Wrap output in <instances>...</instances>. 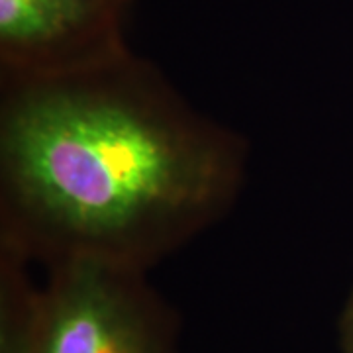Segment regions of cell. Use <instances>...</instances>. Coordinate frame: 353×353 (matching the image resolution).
<instances>
[{
    "instance_id": "obj_1",
    "label": "cell",
    "mask_w": 353,
    "mask_h": 353,
    "mask_svg": "<svg viewBox=\"0 0 353 353\" xmlns=\"http://www.w3.org/2000/svg\"><path fill=\"white\" fill-rule=\"evenodd\" d=\"M252 148L138 53L77 75L0 83V248L152 271L220 224Z\"/></svg>"
},
{
    "instance_id": "obj_2",
    "label": "cell",
    "mask_w": 353,
    "mask_h": 353,
    "mask_svg": "<svg viewBox=\"0 0 353 353\" xmlns=\"http://www.w3.org/2000/svg\"><path fill=\"white\" fill-rule=\"evenodd\" d=\"M0 248V353H179V320L148 271L71 259L46 267Z\"/></svg>"
},
{
    "instance_id": "obj_3",
    "label": "cell",
    "mask_w": 353,
    "mask_h": 353,
    "mask_svg": "<svg viewBox=\"0 0 353 353\" xmlns=\"http://www.w3.org/2000/svg\"><path fill=\"white\" fill-rule=\"evenodd\" d=\"M134 0H0V83L43 81L132 53Z\"/></svg>"
},
{
    "instance_id": "obj_4",
    "label": "cell",
    "mask_w": 353,
    "mask_h": 353,
    "mask_svg": "<svg viewBox=\"0 0 353 353\" xmlns=\"http://www.w3.org/2000/svg\"><path fill=\"white\" fill-rule=\"evenodd\" d=\"M338 345L340 353H353V290L338 318Z\"/></svg>"
}]
</instances>
